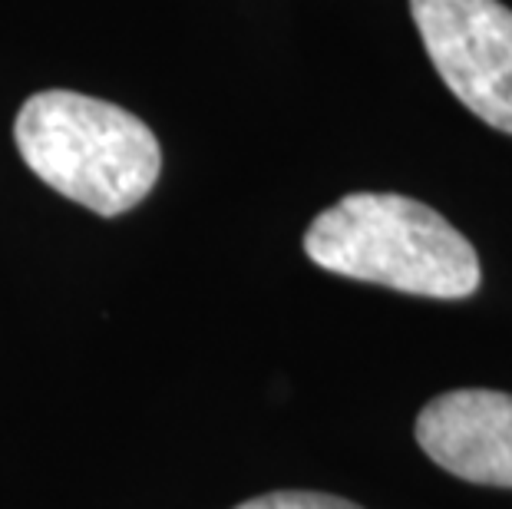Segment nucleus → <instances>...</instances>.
<instances>
[{
    "label": "nucleus",
    "instance_id": "f257e3e1",
    "mask_svg": "<svg viewBox=\"0 0 512 509\" xmlns=\"http://www.w3.org/2000/svg\"><path fill=\"white\" fill-rule=\"evenodd\" d=\"M318 268L403 295L456 301L483 281L476 248L430 205L397 192H351L304 235Z\"/></svg>",
    "mask_w": 512,
    "mask_h": 509
},
{
    "label": "nucleus",
    "instance_id": "f03ea898",
    "mask_svg": "<svg viewBox=\"0 0 512 509\" xmlns=\"http://www.w3.org/2000/svg\"><path fill=\"white\" fill-rule=\"evenodd\" d=\"M14 139L34 176L106 219L136 209L162 172L159 139L143 119L73 90L30 96Z\"/></svg>",
    "mask_w": 512,
    "mask_h": 509
},
{
    "label": "nucleus",
    "instance_id": "7ed1b4c3",
    "mask_svg": "<svg viewBox=\"0 0 512 509\" xmlns=\"http://www.w3.org/2000/svg\"><path fill=\"white\" fill-rule=\"evenodd\" d=\"M410 14L450 93L512 136V10L499 0H410Z\"/></svg>",
    "mask_w": 512,
    "mask_h": 509
},
{
    "label": "nucleus",
    "instance_id": "20e7f679",
    "mask_svg": "<svg viewBox=\"0 0 512 509\" xmlns=\"http://www.w3.org/2000/svg\"><path fill=\"white\" fill-rule=\"evenodd\" d=\"M417 443L466 483L512 490V394L470 387L433 397L417 417Z\"/></svg>",
    "mask_w": 512,
    "mask_h": 509
},
{
    "label": "nucleus",
    "instance_id": "39448f33",
    "mask_svg": "<svg viewBox=\"0 0 512 509\" xmlns=\"http://www.w3.org/2000/svg\"><path fill=\"white\" fill-rule=\"evenodd\" d=\"M235 509H361L354 503L341 500V496L328 493H308V490H281V493H265L255 496Z\"/></svg>",
    "mask_w": 512,
    "mask_h": 509
}]
</instances>
